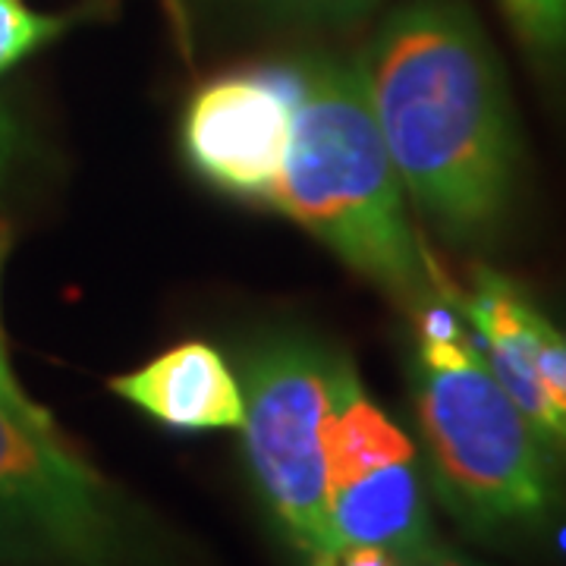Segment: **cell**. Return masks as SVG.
<instances>
[{
	"mask_svg": "<svg viewBox=\"0 0 566 566\" xmlns=\"http://www.w3.org/2000/svg\"><path fill=\"white\" fill-rule=\"evenodd\" d=\"M535 365H538V378H542L547 400L566 419V334H560L547 318L538 324Z\"/></svg>",
	"mask_w": 566,
	"mask_h": 566,
	"instance_id": "14",
	"label": "cell"
},
{
	"mask_svg": "<svg viewBox=\"0 0 566 566\" xmlns=\"http://www.w3.org/2000/svg\"><path fill=\"white\" fill-rule=\"evenodd\" d=\"M327 520L337 547L375 545L400 557L431 542L428 504L406 431L368 400L349 363H337L324 422Z\"/></svg>",
	"mask_w": 566,
	"mask_h": 566,
	"instance_id": "6",
	"label": "cell"
},
{
	"mask_svg": "<svg viewBox=\"0 0 566 566\" xmlns=\"http://www.w3.org/2000/svg\"><path fill=\"white\" fill-rule=\"evenodd\" d=\"M80 20V13H39L22 0H0V76L17 63L32 57L48 41L61 39L63 32Z\"/></svg>",
	"mask_w": 566,
	"mask_h": 566,
	"instance_id": "10",
	"label": "cell"
},
{
	"mask_svg": "<svg viewBox=\"0 0 566 566\" xmlns=\"http://www.w3.org/2000/svg\"><path fill=\"white\" fill-rule=\"evenodd\" d=\"M293 129L268 202L318 237L353 271L419 308L450 296L412 223L359 61L312 54L290 70Z\"/></svg>",
	"mask_w": 566,
	"mask_h": 566,
	"instance_id": "2",
	"label": "cell"
},
{
	"mask_svg": "<svg viewBox=\"0 0 566 566\" xmlns=\"http://www.w3.org/2000/svg\"><path fill=\"white\" fill-rule=\"evenodd\" d=\"M337 363L308 337H264L243 368V447L264 504L286 538L324 566L334 551L327 520L324 422L334 403Z\"/></svg>",
	"mask_w": 566,
	"mask_h": 566,
	"instance_id": "5",
	"label": "cell"
},
{
	"mask_svg": "<svg viewBox=\"0 0 566 566\" xmlns=\"http://www.w3.org/2000/svg\"><path fill=\"white\" fill-rule=\"evenodd\" d=\"M7 148H10V129H7V120L0 114V167L7 161Z\"/></svg>",
	"mask_w": 566,
	"mask_h": 566,
	"instance_id": "17",
	"label": "cell"
},
{
	"mask_svg": "<svg viewBox=\"0 0 566 566\" xmlns=\"http://www.w3.org/2000/svg\"><path fill=\"white\" fill-rule=\"evenodd\" d=\"M126 403L182 431L240 428L245 416L243 385L211 344L189 340L148 365L111 381Z\"/></svg>",
	"mask_w": 566,
	"mask_h": 566,
	"instance_id": "8",
	"label": "cell"
},
{
	"mask_svg": "<svg viewBox=\"0 0 566 566\" xmlns=\"http://www.w3.org/2000/svg\"><path fill=\"white\" fill-rule=\"evenodd\" d=\"M7 252H10V230H7V223H0V271H3V262H7ZM0 403L7 406V409H13L22 419H29V422L44 424V428H57V422L51 419V412L39 400H32L25 394V387L20 385V378H17V371L10 365L3 327H0Z\"/></svg>",
	"mask_w": 566,
	"mask_h": 566,
	"instance_id": "13",
	"label": "cell"
},
{
	"mask_svg": "<svg viewBox=\"0 0 566 566\" xmlns=\"http://www.w3.org/2000/svg\"><path fill=\"white\" fill-rule=\"evenodd\" d=\"M293 129V80L233 73L202 85L186 107L182 148L205 180L264 199L281 180Z\"/></svg>",
	"mask_w": 566,
	"mask_h": 566,
	"instance_id": "7",
	"label": "cell"
},
{
	"mask_svg": "<svg viewBox=\"0 0 566 566\" xmlns=\"http://www.w3.org/2000/svg\"><path fill=\"white\" fill-rule=\"evenodd\" d=\"M255 7L271 10L286 20L303 22H353L371 13L381 0H252Z\"/></svg>",
	"mask_w": 566,
	"mask_h": 566,
	"instance_id": "12",
	"label": "cell"
},
{
	"mask_svg": "<svg viewBox=\"0 0 566 566\" xmlns=\"http://www.w3.org/2000/svg\"><path fill=\"white\" fill-rule=\"evenodd\" d=\"M457 303L463 305V315L482 334L488 368L497 378V385L506 390V397L516 403V409L526 416L542 438L566 441V419L547 400L542 378H538V365H535L538 324L545 315L506 277L488 268L475 271L472 293L460 296Z\"/></svg>",
	"mask_w": 566,
	"mask_h": 566,
	"instance_id": "9",
	"label": "cell"
},
{
	"mask_svg": "<svg viewBox=\"0 0 566 566\" xmlns=\"http://www.w3.org/2000/svg\"><path fill=\"white\" fill-rule=\"evenodd\" d=\"M406 557L375 545H344L324 566H403Z\"/></svg>",
	"mask_w": 566,
	"mask_h": 566,
	"instance_id": "15",
	"label": "cell"
},
{
	"mask_svg": "<svg viewBox=\"0 0 566 566\" xmlns=\"http://www.w3.org/2000/svg\"><path fill=\"white\" fill-rule=\"evenodd\" d=\"M412 381L424 450L450 510L482 532L545 523L554 482L542 434L472 340H419Z\"/></svg>",
	"mask_w": 566,
	"mask_h": 566,
	"instance_id": "3",
	"label": "cell"
},
{
	"mask_svg": "<svg viewBox=\"0 0 566 566\" xmlns=\"http://www.w3.org/2000/svg\"><path fill=\"white\" fill-rule=\"evenodd\" d=\"M0 564L145 566L129 506L73 447L0 403Z\"/></svg>",
	"mask_w": 566,
	"mask_h": 566,
	"instance_id": "4",
	"label": "cell"
},
{
	"mask_svg": "<svg viewBox=\"0 0 566 566\" xmlns=\"http://www.w3.org/2000/svg\"><path fill=\"white\" fill-rule=\"evenodd\" d=\"M403 566H482V564L469 560V557H463V554H453V551H447V547L428 545L424 551H419V554L406 557Z\"/></svg>",
	"mask_w": 566,
	"mask_h": 566,
	"instance_id": "16",
	"label": "cell"
},
{
	"mask_svg": "<svg viewBox=\"0 0 566 566\" xmlns=\"http://www.w3.org/2000/svg\"><path fill=\"white\" fill-rule=\"evenodd\" d=\"M506 20L516 29L535 57L551 63L566 61V0H497Z\"/></svg>",
	"mask_w": 566,
	"mask_h": 566,
	"instance_id": "11",
	"label": "cell"
},
{
	"mask_svg": "<svg viewBox=\"0 0 566 566\" xmlns=\"http://www.w3.org/2000/svg\"><path fill=\"white\" fill-rule=\"evenodd\" d=\"M368 102L412 202L475 243L504 223L520 145L504 76L463 0H409L359 57Z\"/></svg>",
	"mask_w": 566,
	"mask_h": 566,
	"instance_id": "1",
	"label": "cell"
}]
</instances>
